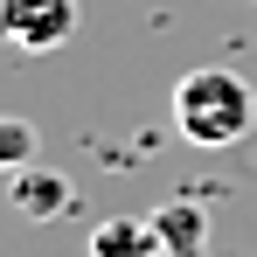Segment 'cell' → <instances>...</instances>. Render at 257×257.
I'll return each instance as SVG.
<instances>
[{"label":"cell","mask_w":257,"mask_h":257,"mask_svg":"<svg viewBox=\"0 0 257 257\" xmlns=\"http://www.w3.org/2000/svg\"><path fill=\"white\" fill-rule=\"evenodd\" d=\"M35 160V125L28 118H0V174H21Z\"/></svg>","instance_id":"cell-6"},{"label":"cell","mask_w":257,"mask_h":257,"mask_svg":"<svg viewBox=\"0 0 257 257\" xmlns=\"http://www.w3.org/2000/svg\"><path fill=\"white\" fill-rule=\"evenodd\" d=\"M257 125V90L236 77V70H188L181 84H174V132L188 139V146H202V153H222V146H236V139H250Z\"/></svg>","instance_id":"cell-1"},{"label":"cell","mask_w":257,"mask_h":257,"mask_svg":"<svg viewBox=\"0 0 257 257\" xmlns=\"http://www.w3.org/2000/svg\"><path fill=\"white\" fill-rule=\"evenodd\" d=\"M77 35V0H0V42L21 56H49Z\"/></svg>","instance_id":"cell-2"},{"label":"cell","mask_w":257,"mask_h":257,"mask_svg":"<svg viewBox=\"0 0 257 257\" xmlns=\"http://www.w3.org/2000/svg\"><path fill=\"white\" fill-rule=\"evenodd\" d=\"M153 236H160V257H202L209 250V209L167 202V209H153Z\"/></svg>","instance_id":"cell-4"},{"label":"cell","mask_w":257,"mask_h":257,"mask_svg":"<svg viewBox=\"0 0 257 257\" xmlns=\"http://www.w3.org/2000/svg\"><path fill=\"white\" fill-rule=\"evenodd\" d=\"M250 7H257V0H250Z\"/></svg>","instance_id":"cell-7"},{"label":"cell","mask_w":257,"mask_h":257,"mask_svg":"<svg viewBox=\"0 0 257 257\" xmlns=\"http://www.w3.org/2000/svg\"><path fill=\"white\" fill-rule=\"evenodd\" d=\"M14 209L28 215V222H63V215L77 209V188H70V174L28 160V167L14 174Z\"/></svg>","instance_id":"cell-3"},{"label":"cell","mask_w":257,"mask_h":257,"mask_svg":"<svg viewBox=\"0 0 257 257\" xmlns=\"http://www.w3.org/2000/svg\"><path fill=\"white\" fill-rule=\"evenodd\" d=\"M90 257H160V236L146 215H104L90 229Z\"/></svg>","instance_id":"cell-5"}]
</instances>
